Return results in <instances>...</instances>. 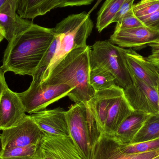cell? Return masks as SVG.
Instances as JSON below:
<instances>
[{
    "mask_svg": "<svg viewBox=\"0 0 159 159\" xmlns=\"http://www.w3.org/2000/svg\"><path fill=\"white\" fill-rule=\"evenodd\" d=\"M123 93L124 89L116 84L108 89L95 92L94 96L87 102L103 131L108 111L117 98Z\"/></svg>",
    "mask_w": 159,
    "mask_h": 159,
    "instance_id": "2e32d148",
    "label": "cell"
},
{
    "mask_svg": "<svg viewBox=\"0 0 159 159\" xmlns=\"http://www.w3.org/2000/svg\"><path fill=\"white\" fill-rule=\"evenodd\" d=\"M120 145L114 134L103 132L93 143L91 159H152L159 156V149L140 154H127L122 152Z\"/></svg>",
    "mask_w": 159,
    "mask_h": 159,
    "instance_id": "30bf717a",
    "label": "cell"
},
{
    "mask_svg": "<svg viewBox=\"0 0 159 159\" xmlns=\"http://www.w3.org/2000/svg\"><path fill=\"white\" fill-rule=\"evenodd\" d=\"M133 12L144 26L159 32V0H141L134 4Z\"/></svg>",
    "mask_w": 159,
    "mask_h": 159,
    "instance_id": "ffe728a7",
    "label": "cell"
},
{
    "mask_svg": "<svg viewBox=\"0 0 159 159\" xmlns=\"http://www.w3.org/2000/svg\"><path fill=\"white\" fill-rule=\"evenodd\" d=\"M23 0H19V3L20 2H22V1H23Z\"/></svg>",
    "mask_w": 159,
    "mask_h": 159,
    "instance_id": "836d02e7",
    "label": "cell"
},
{
    "mask_svg": "<svg viewBox=\"0 0 159 159\" xmlns=\"http://www.w3.org/2000/svg\"><path fill=\"white\" fill-rule=\"evenodd\" d=\"M89 81L95 92L106 89L116 85V78L101 68H90Z\"/></svg>",
    "mask_w": 159,
    "mask_h": 159,
    "instance_id": "603a6c76",
    "label": "cell"
},
{
    "mask_svg": "<svg viewBox=\"0 0 159 159\" xmlns=\"http://www.w3.org/2000/svg\"><path fill=\"white\" fill-rule=\"evenodd\" d=\"M74 89L68 84L48 85L41 83L30 85L27 90L18 93L25 111L30 115L44 110L49 105L58 101Z\"/></svg>",
    "mask_w": 159,
    "mask_h": 159,
    "instance_id": "8992f818",
    "label": "cell"
},
{
    "mask_svg": "<svg viewBox=\"0 0 159 159\" xmlns=\"http://www.w3.org/2000/svg\"><path fill=\"white\" fill-rule=\"evenodd\" d=\"M19 2V0H8L0 9V28L8 43L33 23L17 14Z\"/></svg>",
    "mask_w": 159,
    "mask_h": 159,
    "instance_id": "9a60e30c",
    "label": "cell"
},
{
    "mask_svg": "<svg viewBox=\"0 0 159 159\" xmlns=\"http://www.w3.org/2000/svg\"><path fill=\"white\" fill-rule=\"evenodd\" d=\"M134 111L124 93L117 98L108 111L104 132L108 134H115L120 125Z\"/></svg>",
    "mask_w": 159,
    "mask_h": 159,
    "instance_id": "ac0fdd59",
    "label": "cell"
},
{
    "mask_svg": "<svg viewBox=\"0 0 159 159\" xmlns=\"http://www.w3.org/2000/svg\"><path fill=\"white\" fill-rule=\"evenodd\" d=\"M4 74L5 73L0 67V99L4 90L8 87L5 78Z\"/></svg>",
    "mask_w": 159,
    "mask_h": 159,
    "instance_id": "4dcf8cb0",
    "label": "cell"
},
{
    "mask_svg": "<svg viewBox=\"0 0 159 159\" xmlns=\"http://www.w3.org/2000/svg\"><path fill=\"white\" fill-rule=\"evenodd\" d=\"M152 159H159V156H157V157H155L153 158Z\"/></svg>",
    "mask_w": 159,
    "mask_h": 159,
    "instance_id": "d6a6232c",
    "label": "cell"
},
{
    "mask_svg": "<svg viewBox=\"0 0 159 159\" xmlns=\"http://www.w3.org/2000/svg\"><path fill=\"white\" fill-rule=\"evenodd\" d=\"M58 38L55 34V37L45 55L39 63L37 69L32 76V81L30 85L36 86L42 83L43 77L48 69L57 50Z\"/></svg>",
    "mask_w": 159,
    "mask_h": 159,
    "instance_id": "cb8c5ba5",
    "label": "cell"
},
{
    "mask_svg": "<svg viewBox=\"0 0 159 159\" xmlns=\"http://www.w3.org/2000/svg\"><path fill=\"white\" fill-rule=\"evenodd\" d=\"M151 48V54L146 58L159 70V40L148 44Z\"/></svg>",
    "mask_w": 159,
    "mask_h": 159,
    "instance_id": "f1b7e54d",
    "label": "cell"
},
{
    "mask_svg": "<svg viewBox=\"0 0 159 159\" xmlns=\"http://www.w3.org/2000/svg\"><path fill=\"white\" fill-rule=\"evenodd\" d=\"M150 115L134 111L120 125L114 136L122 144L130 143Z\"/></svg>",
    "mask_w": 159,
    "mask_h": 159,
    "instance_id": "e0dca14e",
    "label": "cell"
},
{
    "mask_svg": "<svg viewBox=\"0 0 159 159\" xmlns=\"http://www.w3.org/2000/svg\"><path fill=\"white\" fill-rule=\"evenodd\" d=\"M33 159H82L70 136L44 134Z\"/></svg>",
    "mask_w": 159,
    "mask_h": 159,
    "instance_id": "ba28073f",
    "label": "cell"
},
{
    "mask_svg": "<svg viewBox=\"0 0 159 159\" xmlns=\"http://www.w3.org/2000/svg\"><path fill=\"white\" fill-rule=\"evenodd\" d=\"M159 40V31L143 26L114 31L109 41L122 48L139 49Z\"/></svg>",
    "mask_w": 159,
    "mask_h": 159,
    "instance_id": "7c38bea8",
    "label": "cell"
},
{
    "mask_svg": "<svg viewBox=\"0 0 159 159\" xmlns=\"http://www.w3.org/2000/svg\"><path fill=\"white\" fill-rule=\"evenodd\" d=\"M89 61L90 68L98 67L109 72L116 78V84L124 89L132 84L121 48L109 40L94 43L90 49Z\"/></svg>",
    "mask_w": 159,
    "mask_h": 159,
    "instance_id": "5b68a950",
    "label": "cell"
},
{
    "mask_svg": "<svg viewBox=\"0 0 159 159\" xmlns=\"http://www.w3.org/2000/svg\"><path fill=\"white\" fill-rule=\"evenodd\" d=\"M135 0H125L119 10L118 12L116 14L114 18L113 23L117 22L122 19L124 17L130 13L133 12V7Z\"/></svg>",
    "mask_w": 159,
    "mask_h": 159,
    "instance_id": "83f0119b",
    "label": "cell"
},
{
    "mask_svg": "<svg viewBox=\"0 0 159 159\" xmlns=\"http://www.w3.org/2000/svg\"><path fill=\"white\" fill-rule=\"evenodd\" d=\"M121 51L130 75L159 92V70L156 66L132 48H121Z\"/></svg>",
    "mask_w": 159,
    "mask_h": 159,
    "instance_id": "8fae6325",
    "label": "cell"
},
{
    "mask_svg": "<svg viewBox=\"0 0 159 159\" xmlns=\"http://www.w3.org/2000/svg\"><path fill=\"white\" fill-rule=\"evenodd\" d=\"M38 144L1 150L0 159H33Z\"/></svg>",
    "mask_w": 159,
    "mask_h": 159,
    "instance_id": "d4e9b609",
    "label": "cell"
},
{
    "mask_svg": "<svg viewBox=\"0 0 159 159\" xmlns=\"http://www.w3.org/2000/svg\"><path fill=\"white\" fill-rule=\"evenodd\" d=\"M93 27V22L86 12L70 15L56 25L54 30L55 35L58 38L57 50L42 82L67 54L75 48L87 45V39L91 34Z\"/></svg>",
    "mask_w": 159,
    "mask_h": 159,
    "instance_id": "3957f363",
    "label": "cell"
},
{
    "mask_svg": "<svg viewBox=\"0 0 159 159\" xmlns=\"http://www.w3.org/2000/svg\"><path fill=\"white\" fill-rule=\"evenodd\" d=\"M131 77L132 84L124 93L132 108L147 114L159 113L158 91L133 75Z\"/></svg>",
    "mask_w": 159,
    "mask_h": 159,
    "instance_id": "9c48e42d",
    "label": "cell"
},
{
    "mask_svg": "<svg viewBox=\"0 0 159 159\" xmlns=\"http://www.w3.org/2000/svg\"><path fill=\"white\" fill-rule=\"evenodd\" d=\"M94 0H62L59 7L80 6L91 4Z\"/></svg>",
    "mask_w": 159,
    "mask_h": 159,
    "instance_id": "f546056e",
    "label": "cell"
},
{
    "mask_svg": "<svg viewBox=\"0 0 159 159\" xmlns=\"http://www.w3.org/2000/svg\"><path fill=\"white\" fill-rule=\"evenodd\" d=\"M69 134L82 159H91L93 142L104 132L87 103L72 105L67 111Z\"/></svg>",
    "mask_w": 159,
    "mask_h": 159,
    "instance_id": "277c9868",
    "label": "cell"
},
{
    "mask_svg": "<svg viewBox=\"0 0 159 159\" xmlns=\"http://www.w3.org/2000/svg\"><path fill=\"white\" fill-rule=\"evenodd\" d=\"M44 134L30 116L27 115L16 126L2 130L1 150L38 144Z\"/></svg>",
    "mask_w": 159,
    "mask_h": 159,
    "instance_id": "52a82bcc",
    "label": "cell"
},
{
    "mask_svg": "<svg viewBox=\"0 0 159 159\" xmlns=\"http://www.w3.org/2000/svg\"><path fill=\"white\" fill-rule=\"evenodd\" d=\"M143 26L142 21L134 15L133 12L116 22L115 31L132 29Z\"/></svg>",
    "mask_w": 159,
    "mask_h": 159,
    "instance_id": "4316f807",
    "label": "cell"
},
{
    "mask_svg": "<svg viewBox=\"0 0 159 159\" xmlns=\"http://www.w3.org/2000/svg\"><path fill=\"white\" fill-rule=\"evenodd\" d=\"M158 107H159V103H158Z\"/></svg>",
    "mask_w": 159,
    "mask_h": 159,
    "instance_id": "e575fe53",
    "label": "cell"
},
{
    "mask_svg": "<svg viewBox=\"0 0 159 159\" xmlns=\"http://www.w3.org/2000/svg\"><path fill=\"white\" fill-rule=\"evenodd\" d=\"M40 129L47 134L70 136L67 111L59 107L41 110L30 115Z\"/></svg>",
    "mask_w": 159,
    "mask_h": 159,
    "instance_id": "5bb4252c",
    "label": "cell"
},
{
    "mask_svg": "<svg viewBox=\"0 0 159 159\" xmlns=\"http://www.w3.org/2000/svg\"><path fill=\"white\" fill-rule=\"evenodd\" d=\"M159 138V113L151 114L130 144Z\"/></svg>",
    "mask_w": 159,
    "mask_h": 159,
    "instance_id": "7402d4cb",
    "label": "cell"
},
{
    "mask_svg": "<svg viewBox=\"0 0 159 159\" xmlns=\"http://www.w3.org/2000/svg\"><path fill=\"white\" fill-rule=\"evenodd\" d=\"M62 0H23L19 3L17 14L24 19H34L59 7Z\"/></svg>",
    "mask_w": 159,
    "mask_h": 159,
    "instance_id": "d6986e66",
    "label": "cell"
},
{
    "mask_svg": "<svg viewBox=\"0 0 159 159\" xmlns=\"http://www.w3.org/2000/svg\"><path fill=\"white\" fill-rule=\"evenodd\" d=\"M125 0H105L99 10L96 27L101 32L113 23L114 18Z\"/></svg>",
    "mask_w": 159,
    "mask_h": 159,
    "instance_id": "44dd1931",
    "label": "cell"
},
{
    "mask_svg": "<svg viewBox=\"0 0 159 159\" xmlns=\"http://www.w3.org/2000/svg\"><path fill=\"white\" fill-rule=\"evenodd\" d=\"M8 0H0V9Z\"/></svg>",
    "mask_w": 159,
    "mask_h": 159,
    "instance_id": "1f68e13d",
    "label": "cell"
},
{
    "mask_svg": "<svg viewBox=\"0 0 159 159\" xmlns=\"http://www.w3.org/2000/svg\"><path fill=\"white\" fill-rule=\"evenodd\" d=\"M89 46L75 48L63 58L41 83L53 85L66 84L73 88L68 96L75 103H87L95 91L89 81L90 67Z\"/></svg>",
    "mask_w": 159,
    "mask_h": 159,
    "instance_id": "7a4b0ae2",
    "label": "cell"
},
{
    "mask_svg": "<svg viewBox=\"0 0 159 159\" xmlns=\"http://www.w3.org/2000/svg\"><path fill=\"white\" fill-rule=\"evenodd\" d=\"M27 116L18 93L6 88L0 99V131L16 126Z\"/></svg>",
    "mask_w": 159,
    "mask_h": 159,
    "instance_id": "4fadbf2b",
    "label": "cell"
},
{
    "mask_svg": "<svg viewBox=\"0 0 159 159\" xmlns=\"http://www.w3.org/2000/svg\"><path fill=\"white\" fill-rule=\"evenodd\" d=\"M54 37V28L33 23L8 43L1 68L5 73L32 76Z\"/></svg>",
    "mask_w": 159,
    "mask_h": 159,
    "instance_id": "6da1fadb",
    "label": "cell"
},
{
    "mask_svg": "<svg viewBox=\"0 0 159 159\" xmlns=\"http://www.w3.org/2000/svg\"><path fill=\"white\" fill-rule=\"evenodd\" d=\"M120 148L122 152L130 154L147 153L159 150V138L136 143L121 144Z\"/></svg>",
    "mask_w": 159,
    "mask_h": 159,
    "instance_id": "484cf974",
    "label": "cell"
}]
</instances>
